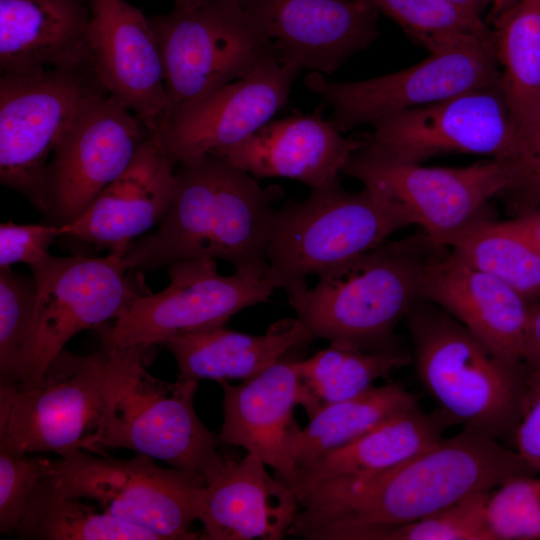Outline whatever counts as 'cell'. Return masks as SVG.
Listing matches in <instances>:
<instances>
[{
  "mask_svg": "<svg viewBox=\"0 0 540 540\" xmlns=\"http://www.w3.org/2000/svg\"><path fill=\"white\" fill-rule=\"evenodd\" d=\"M461 8L467 10L468 12L480 16L484 9V7L487 5L485 0H451Z\"/></svg>",
  "mask_w": 540,
  "mask_h": 540,
  "instance_id": "cell-43",
  "label": "cell"
},
{
  "mask_svg": "<svg viewBox=\"0 0 540 540\" xmlns=\"http://www.w3.org/2000/svg\"><path fill=\"white\" fill-rule=\"evenodd\" d=\"M91 64L101 86L154 133L170 109L155 32L126 0H88Z\"/></svg>",
  "mask_w": 540,
  "mask_h": 540,
  "instance_id": "cell-19",
  "label": "cell"
},
{
  "mask_svg": "<svg viewBox=\"0 0 540 540\" xmlns=\"http://www.w3.org/2000/svg\"><path fill=\"white\" fill-rule=\"evenodd\" d=\"M506 160L511 180L504 195L516 214L540 209V123L516 143Z\"/></svg>",
  "mask_w": 540,
  "mask_h": 540,
  "instance_id": "cell-38",
  "label": "cell"
},
{
  "mask_svg": "<svg viewBox=\"0 0 540 540\" xmlns=\"http://www.w3.org/2000/svg\"><path fill=\"white\" fill-rule=\"evenodd\" d=\"M530 471L516 451L471 427L381 473L319 483L300 499L288 535L352 540L357 533L412 522Z\"/></svg>",
  "mask_w": 540,
  "mask_h": 540,
  "instance_id": "cell-1",
  "label": "cell"
},
{
  "mask_svg": "<svg viewBox=\"0 0 540 540\" xmlns=\"http://www.w3.org/2000/svg\"><path fill=\"white\" fill-rule=\"evenodd\" d=\"M13 534L29 540H160L148 529L63 494L46 476L35 487Z\"/></svg>",
  "mask_w": 540,
  "mask_h": 540,
  "instance_id": "cell-31",
  "label": "cell"
},
{
  "mask_svg": "<svg viewBox=\"0 0 540 540\" xmlns=\"http://www.w3.org/2000/svg\"><path fill=\"white\" fill-rule=\"evenodd\" d=\"M490 493L471 495L412 522L361 531L352 540H492L485 515Z\"/></svg>",
  "mask_w": 540,
  "mask_h": 540,
  "instance_id": "cell-35",
  "label": "cell"
},
{
  "mask_svg": "<svg viewBox=\"0 0 540 540\" xmlns=\"http://www.w3.org/2000/svg\"><path fill=\"white\" fill-rule=\"evenodd\" d=\"M430 53L494 39L482 20L451 0H362Z\"/></svg>",
  "mask_w": 540,
  "mask_h": 540,
  "instance_id": "cell-33",
  "label": "cell"
},
{
  "mask_svg": "<svg viewBox=\"0 0 540 540\" xmlns=\"http://www.w3.org/2000/svg\"><path fill=\"white\" fill-rule=\"evenodd\" d=\"M236 1H238V2H240L241 4H243V5H244V4H245V2H246L247 0H236Z\"/></svg>",
  "mask_w": 540,
  "mask_h": 540,
  "instance_id": "cell-46",
  "label": "cell"
},
{
  "mask_svg": "<svg viewBox=\"0 0 540 540\" xmlns=\"http://www.w3.org/2000/svg\"><path fill=\"white\" fill-rule=\"evenodd\" d=\"M405 318L418 378L450 424L496 440L514 435L528 388L525 366L499 358L430 301L419 300Z\"/></svg>",
  "mask_w": 540,
  "mask_h": 540,
  "instance_id": "cell-5",
  "label": "cell"
},
{
  "mask_svg": "<svg viewBox=\"0 0 540 540\" xmlns=\"http://www.w3.org/2000/svg\"><path fill=\"white\" fill-rule=\"evenodd\" d=\"M450 425L437 409L427 414L417 406L399 413L300 470L295 495L299 501L321 482L368 477L391 469L434 446Z\"/></svg>",
  "mask_w": 540,
  "mask_h": 540,
  "instance_id": "cell-27",
  "label": "cell"
},
{
  "mask_svg": "<svg viewBox=\"0 0 540 540\" xmlns=\"http://www.w3.org/2000/svg\"><path fill=\"white\" fill-rule=\"evenodd\" d=\"M198 382L154 378L146 369L117 397L84 450L125 448L192 473L206 485L223 468L219 435L200 421L194 396Z\"/></svg>",
  "mask_w": 540,
  "mask_h": 540,
  "instance_id": "cell-10",
  "label": "cell"
},
{
  "mask_svg": "<svg viewBox=\"0 0 540 540\" xmlns=\"http://www.w3.org/2000/svg\"><path fill=\"white\" fill-rule=\"evenodd\" d=\"M274 199L272 190L221 157L182 164L158 229L131 245L124 265L140 272L190 259H223L265 277Z\"/></svg>",
  "mask_w": 540,
  "mask_h": 540,
  "instance_id": "cell-2",
  "label": "cell"
},
{
  "mask_svg": "<svg viewBox=\"0 0 540 540\" xmlns=\"http://www.w3.org/2000/svg\"><path fill=\"white\" fill-rule=\"evenodd\" d=\"M485 515L492 540L540 539V479H508L491 491Z\"/></svg>",
  "mask_w": 540,
  "mask_h": 540,
  "instance_id": "cell-36",
  "label": "cell"
},
{
  "mask_svg": "<svg viewBox=\"0 0 540 540\" xmlns=\"http://www.w3.org/2000/svg\"><path fill=\"white\" fill-rule=\"evenodd\" d=\"M296 76L272 55L245 77L169 111L152 136L176 165L216 155L271 121L286 105Z\"/></svg>",
  "mask_w": 540,
  "mask_h": 540,
  "instance_id": "cell-17",
  "label": "cell"
},
{
  "mask_svg": "<svg viewBox=\"0 0 540 540\" xmlns=\"http://www.w3.org/2000/svg\"><path fill=\"white\" fill-rule=\"evenodd\" d=\"M417 406L416 397L403 385L390 383L325 407L300 431L293 455L297 474L322 455Z\"/></svg>",
  "mask_w": 540,
  "mask_h": 540,
  "instance_id": "cell-30",
  "label": "cell"
},
{
  "mask_svg": "<svg viewBox=\"0 0 540 540\" xmlns=\"http://www.w3.org/2000/svg\"><path fill=\"white\" fill-rule=\"evenodd\" d=\"M447 247L468 265L512 287L530 304L540 298V254L506 221L483 214Z\"/></svg>",
  "mask_w": 540,
  "mask_h": 540,
  "instance_id": "cell-32",
  "label": "cell"
},
{
  "mask_svg": "<svg viewBox=\"0 0 540 540\" xmlns=\"http://www.w3.org/2000/svg\"><path fill=\"white\" fill-rule=\"evenodd\" d=\"M33 277L0 268V383L18 384L30 345L35 314Z\"/></svg>",
  "mask_w": 540,
  "mask_h": 540,
  "instance_id": "cell-34",
  "label": "cell"
},
{
  "mask_svg": "<svg viewBox=\"0 0 540 540\" xmlns=\"http://www.w3.org/2000/svg\"><path fill=\"white\" fill-rule=\"evenodd\" d=\"M124 255H49L31 267L36 286L33 333L21 380L12 385L37 384L74 335L106 324L143 293L131 279Z\"/></svg>",
  "mask_w": 540,
  "mask_h": 540,
  "instance_id": "cell-12",
  "label": "cell"
},
{
  "mask_svg": "<svg viewBox=\"0 0 540 540\" xmlns=\"http://www.w3.org/2000/svg\"><path fill=\"white\" fill-rule=\"evenodd\" d=\"M506 222L540 254V209L519 212Z\"/></svg>",
  "mask_w": 540,
  "mask_h": 540,
  "instance_id": "cell-42",
  "label": "cell"
},
{
  "mask_svg": "<svg viewBox=\"0 0 540 540\" xmlns=\"http://www.w3.org/2000/svg\"><path fill=\"white\" fill-rule=\"evenodd\" d=\"M149 19L162 55L169 111L207 97L276 55L259 23L236 0H208Z\"/></svg>",
  "mask_w": 540,
  "mask_h": 540,
  "instance_id": "cell-8",
  "label": "cell"
},
{
  "mask_svg": "<svg viewBox=\"0 0 540 540\" xmlns=\"http://www.w3.org/2000/svg\"><path fill=\"white\" fill-rule=\"evenodd\" d=\"M304 85L332 108L331 121L345 133L401 110L502 87V75L493 39L433 52L414 66L365 80L336 82L310 72Z\"/></svg>",
  "mask_w": 540,
  "mask_h": 540,
  "instance_id": "cell-14",
  "label": "cell"
},
{
  "mask_svg": "<svg viewBox=\"0 0 540 540\" xmlns=\"http://www.w3.org/2000/svg\"><path fill=\"white\" fill-rule=\"evenodd\" d=\"M84 0H0V72L92 66Z\"/></svg>",
  "mask_w": 540,
  "mask_h": 540,
  "instance_id": "cell-25",
  "label": "cell"
},
{
  "mask_svg": "<svg viewBox=\"0 0 540 540\" xmlns=\"http://www.w3.org/2000/svg\"><path fill=\"white\" fill-rule=\"evenodd\" d=\"M491 22L517 143L540 123V0H519Z\"/></svg>",
  "mask_w": 540,
  "mask_h": 540,
  "instance_id": "cell-28",
  "label": "cell"
},
{
  "mask_svg": "<svg viewBox=\"0 0 540 540\" xmlns=\"http://www.w3.org/2000/svg\"><path fill=\"white\" fill-rule=\"evenodd\" d=\"M60 237V226L52 223L0 225V268L25 263L31 267L46 259L52 243Z\"/></svg>",
  "mask_w": 540,
  "mask_h": 540,
  "instance_id": "cell-39",
  "label": "cell"
},
{
  "mask_svg": "<svg viewBox=\"0 0 540 540\" xmlns=\"http://www.w3.org/2000/svg\"><path fill=\"white\" fill-rule=\"evenodd\" d=\"M151 135L141 120L104 89L83 105L56 147L45 179L49 223L78 218L131 163Z\"/></svg>",
  "mask_w": 540,
  "mask_h": 540,
  "instance_id": "cell-16",
  "label": "cell"
},
{
  "mask_svg": "<svg viewBox=\"0 0 540 540\" xmlns=\"http://www.w3.org/2000/svg\"><path fill=\"white\" fill-rule=\"evenodd\" d=\"M441 246L430 258L422 298L442 308L502 360L523 365L530 304L512 287Z\"/></svg>",
  "mask_w": 540,
  "mask_h": 540,
  "instance_id": "cell-21",
  "label": "cell"
},
{
  "mask_svg": "<svg viewBox=\"0 0 540 540\" xmlns=\"http://www.w3.org/2000/svg\"><path fill=\"white\" fill-rule=\"evenodd\" d=\"M487 4H490V20L492 21L498 15L509 9L516 4L519 0H485Z\"/></svg>",
  "mask_w": 540,
  "mask_h": 540,
  "instance_id": "cell-44",
  "label": "cell"
},
{
  "mask_svg": "<svg viewBox=\"0 0 540 540\" xmlns=\"http://www.w3.org/2000/svg\"><path fill=\"white\" fill-rule=\"evenodd\" d=\"M255 453L227 457L206 485L199 521L202 540H281L288 536L300 504L294 492L268 473Z\"/></svg>",
  "mask_w": 540,
  "mask_h": 540,
  "instance_id": "cell-24",
  "label": "cell"
},
{
  "mask_svg": "<svg viewBox=\"0 0 540 540\" xmlns=\"http://www.w3.org/2000/svg\"><path fill=\"white\" fill-rule=\"evenodd\" d=\"M523 364L527 378L540 376V303L530 309L526 327Z\"/></svg>",
  "mask_w": 540,
  "mask_h": 540,
  "instance_id": "cell-41",
  "label": "cell"
},
{
  "mask_svg": "<svg viewBox=\"0 0 540 540\" xmlns=\"http://www.w3.org/2000/svg\"><path fill=\"white\" fill-rule=\"evenodd\" d=\"M219 384L224 393L220 440L257 454L295 494L293 455L301 431L294 417L298 360L284 357L241 384Z\"/></svg>",
  "mask_w": 540,
  "mask_h": 540,
  "instance_id": "cell-22",
  "label": "cell"
},
{
  "mask_svg": "<svg viewBox=\"0 0 540 540\" xmlns=\"http://www.w3.org/2000/svg\"><path fill=\"white\" fill-rule=\"evenodd\" d=\"M364 139H350L317 109L271 120L215 156L255 177H283L312 189L335 182Z\"/></svg>",
  "mask_w": 540,
  "mask_h": 540,
  "instance_id": "cell-23",
  "label": "cell"
},
{
  "mask_svg": "<svg viewBox=\"0 0 540 540\" xmlns=\"http://www.w3.org/2000/svg\"><path fill=\"white\" fill-rule=\"evenodd\" d=\"M153 347L100 345L86 355L64 349L37 384L1 383L0 451L64 457L84 450L123 389L145 370Z\"/></svg>",
  "mask_w": 540,
  "mask_h": 540,
  "instance_id": "cell-3",
  "label": "cell"
},
{
  "mask_svg": "<svg viewBox=\"0 0 540 540\" xmlns=\"http://www.w3.org/2000/svg\"><path fill=\"white\" fill-rule=\"evenodd\" d=\"M208 0H175V9L188 10L198 7Z\"/></svg>",
  "mask_w": 540,
  "mask_h": 540,
  "instance_id": "cell-45",
  "label": "cell"
},
{
  "mask_svg": "<svg viewBox=\"0 0 540 540\" xmlns=\"http://www.w3.org/2000/svg\"><path fill=\"white\" fill-rule=\"evenodd\" d=\"M102 89L92 66L0 77V181L43 214L52 155L86 101Z\"/></svg>",
  "mask_w": 540,
  "mask_h": 540,
  "instance_id": "cell-9",
  "label": "cell"
},
{
  "mask_svg": "<svg viewBox=\"0 0 540 540\" xmlns=\"http://www.w3.org/2000/svg\"><path fill=\"white\" fill-rule=\"evenodd\" d=\"M313 339L297 318L274 322L264 334L250 335L224 325L165 340L184 380H248Z\"/></svg>",
  "mask_w": 540,
  "mask_h": 540,
  "instance_id": "cell-26",
  "label": "cell"
},
{
  "mask_svg": "<svg viewBox=\"0 0 540 540\" xmlns=\"http://www.w3.org/2000/svg\"><path fill=\"white\" fill-rule=\"evenodd\" d=\"M409 225L369 189L350 193L336 180L275 212L265 279L293 298L308 287V276L379 246Z\"/></svg>",
  "mask_w": 540,
  "mask_h": 540,
  "instance_id": "cell-6",
  "label": "cell"
},
{
  "mask_svg": "<svg viewBox=\"0 0 540 540\" xmlns=\"http://www.w3.org/2000/svg\"><path fill=\"white\" fill-rule=\"evenodd\" d=\"M46 477L63 494L94 500L160 540H202L192 524L199 519L206 483L192 473L164 468L142 454L122 460L77 450L52 461Z\"/></svg>",
  "mask_w": 540,
  "mask_h": 540,
  "instance_id": "cell-7",
  "label": "cell"
},
{
  "mask_svg": "<svg viewBox=\"0 0 540 540\" xmlns=\"http://www.w3.org/2000/svg\"><path fill=\"white\" fill-rule=\"evenodd\" d=\"M362 149L397 162L419 164L446 153L506 159L516 135L501 86L470 90L401 110L370 124Z\"/></svg>",
  "mask_w": 540,
  "mask_h": 540,
  "instance_id": "cell-15",
  "label": "cell"
},
{
  "mask_svg": "<svg viewBox=\"0 0 540 540\" xmlns=\"http://www.w3.org/2000/svg\"><path fill=\"white\" fill-rule=\"evenodd\" d=\"M439 247L424 233L387 240L319 273L314 287L288 300L312 339L389 350L395 326L423 299L425 269Z\"/></svg>",
  "mask_w": 540,
  "mask_h": 540,
  "instance_id": "cell-4",
  "label": "cell"
},
{
  "mask_svg": "<svg viewBox=\"0 0 540 540\" xmlns=\"http://www.w3.org/2000/svg\"><path fill=\"white\" fill-rule=\"evenodd\" d=\"M175 166L151 134L89 207L60 226V237L126 254L137 237L166 215L175 190Z\"/></svg>",
  "mask_w": 540,
  "mask_h": 540,
  "instance_id": "cell-20",
  "label": "cell"
},
{
  "mask_svg": "<svg viewBox=\"0 0 540 540\" xmlns=\"http://www.w3.org/2000/svg\"><path fill=\"white\" fill-rule=\"evenodd\" d=\"M521 417L514 431L516 452L530 471L540 470V376L527 379Z\"/></svg>",
  "mask_w": 540,
  "mask_h": 540,
  "instance_id": "cell-40",
  "label": "cell"
},
{
  "mask_svg": "<svg viewBox=\"0 0 540 540\" xmlns=\"http://www.w3.org/2000/svg\"><path fill=\"white\" fill-rule=\"evenodd\" d=\"M52 461L29 454L0 451V532L14 533L40 479Z\"/></svg>",
  "mask_w": 540,
  "mask_h": 540,
  "instance_id": "cell-37",
  "label": "cell"
},
{
  "mask_svg": "<svg viewBox=\"0 0 540 540\" xmlns=\"http://www.w3.org/2000/svg\"><path fill=\"white\" fill-rule=\"evenodd\" d=\"M411 360L410 354L393 349L364 351L330 344L298 360V405L312 418L331 404L367 391Z\"/></svg>",
  "mask_w": 540,
  "mask_h": 540,
  "instance_id": "cell-29",
  "label": "cell"
},
{
  "mask_svg": "<svg viewBox=\"0 0 540 540\" xmlns=\"http://www.w3.org/2000/svg\"><path fill=\"white\" fill-rule=\"evenodd\" d=\"M169 284L157 293L134 297L109 324L96 330L100 345L125 348L224 325L244 308L266 302L274 288L264 276L236 270L220 275L215 259L199 258L168 266Z\"/></svg>",
  "mask_w": 540,
  "mask_h": 540,
  "instance_id": "cell-13",
  "label": "cell"
},
{
  "mask_svg": "<svg viewBox=\"0 0 540 540\" xmlns=\"http://www.w3.org/2000/svg\"><path fill=\"white\" fill-rule=\"evenodd\" d=\"M343 173L359 180L436 245L447 247L483 215L488 201L504 194L511 180L506 159L467 167H428L389 160L360 148Z\"/></svg>",
  "mask_w": 540,
  "mask_h": 540,
  "instance_id": "cell-11",
  "label": "cell"
},
{
  "mask_svg": "<svg viewBox=\"0 0 540 540\" xmlns=\"http://www.w3.org/2000/svg\"><path fill=\"white\" fill-rule=\"evenodd\" d=\"M283 67L332 74L378 36V12L362 0H247Z\"/></svg>",
  "mask_w": 540,
  "mask_h": 540,
  "instance_id": "cell-18",
  "label": "cell"
}]
</instances>
